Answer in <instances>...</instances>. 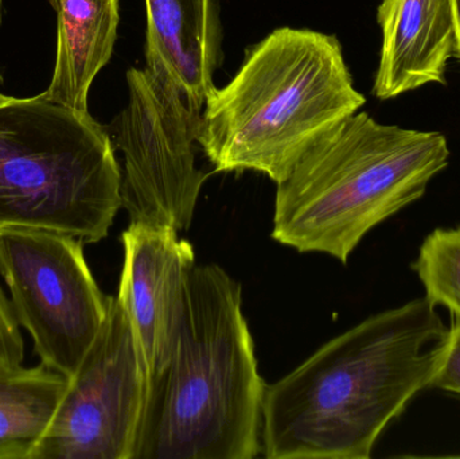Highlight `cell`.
Instances as JSON below:
<instances>
[{
	"label": "cell",
	"instance_id": "obj_1",
	"mask_svg": "<svg viewBox=\"0 0 460 459\" xmlns=\"http://www.w3.org/2000/svg\"><path fill=\"white\" fill-rule=\"evenodd\" d=\"M447 331L424 296L324 344L265 390V457L370 458L389 423L431 387Z\"/></svg>",
	"mask_w": 460,
	"mask_h": 459
},
{
	"label": "cell",
	"instance_id": "obj_2",
	"mask_svg": "<svg viewBox=\"0 0 460 459\" xmlns=\"http://www.w3.org/2000/svg\"><path fill=\"white\" fill-rule=\"evenodd\" d=\"M241 286L216 264L186 277L166 364L150 383L132 459H252L264 380Z\"/></svg>",
	"mask_w": 460,
	"mask_h": 459
},
{
	"label": "cell",
	"instance_id": "obj_3",
	"mask_svg": "<svg viewBox=\"0 0 460 459\" xmlns=\"http://www.w3.org/2000/svg\"><path fill=\"white\" fill-rule=\"evenodd\" d=\"M335 35L280 27L248 48L205 100L197 145L216 172H262L278 185L324 134L364 107Z\"/></svg>",
	"mask_w": 460,
	"mask_h": 459
},
{
	"label": "cell",
	"instance_id": "obj_4",
	"mask_svg": "<svg viewBox=\"0 0 460 459\" xmlns=\"http://www.w3.org/2000/svg\"><path fill=\"white\" fill-rule=\"evenodd\" d=\"M445 135L357 112L324 134L278 183L272 237L346 264L376 226L420 199L450 162Z\"/></svg>",
	"mask_w": 460,
	"mask_h": 459
},
{
	"label": "cell",
	"instance_id": "obj_5",
	"mask_svg": "<svg viewBox=\"0 0 460 459\" xmlns=\"http://www.w3.org/2000/svg\"><path fill=\"white\" fill-rule=\"evenodd\" d=\"M107 127L45 94L0 93V228L27 226L84 243L108 236L121 169Z\"/></svg>",
	"mask_w": 460,
	"mask_h": 459
},
{
	"label": "cell",
	"instance_id": "obj_6",
	"mask_svg": "<svg viewBox=\"0 0 460 459\" xmlns=\"http://www.w3.org/2000/svg\"><path fill=\"white\" fill-rule=\"evenodd\" d=\"M128 104L107 126L123 154L121 207L131 223L189 228L209 174L196 166L199 113L174 83L145 66L127 72Z\"/></svg>",
	"mask_w": 460,
	"mask_h": 459
},
{
	"label": "cell",
	"instance_id": "obj_7",
	"mask_svg": "<svg viewBox=\"0 0 460 459\" xmlns=\"http://www.w3.org/2000/svg\"><path fill=\"white\" fill-rule=\"evenodd\" d=\"M84 242L50 229L0 228V272L40 363L72 377L107 318Z\"/></svg>",
	"mask_w": 460,
	"mask_h": 459
},
{
	"label": "cell",
	"instance_id": "obj_8",
	"mask_svg": "<svg viewBox=\"0 0 460 459\" xmlns=\"http://www.w3.org/2000/svg\"><path fill=\"white\" fill-rule=\"evenodd\" d=\"M147 377L118 296L30 459H132Z\"/></svg>",
	"mask_w": 460,
	"mask_h": 459
},
{
	"label": "cell",
	"instance_id": "obj_9",
	"mask_svg": "<svg viewBox=\"0 0 460 459\" xmlns=\"http://www.w3.org/2000/svg\"><path fill=\"white\" fill-rule=\"evenodd\" d=\"M121 240L124 264L118 298L137 336L148 391L169 357L183 286L196 255L190 243L172 228L131 223Z\"/></svg>",
	"mask_w": 460,
	"mask_h": 459
},
{
	"label": "cell",
	"instance_id": "obj_10",
	"mask_svg": "<svg viewBox=\"0 0 460 459\" xmlns=\"http://www.w3.org/2000/svg\"><path fill=\"white\" fill-rule=\"evenodd\" d=\"M383 32L373 94L394 99L431 83H446L456 54L453 0H383L377 13Z\"/></svg>",
	"mask_w": 460,
	"mask_h": 459
},
{
	"label": "cell",
	"instance_id": "obj_11",
	"mask_svg": "<svg viewBox=\"0 0 460 459\" xmlns=\"http://www.w3.org/2000/svg\"><path fill=\"white\" fill-rule=\"evenodd\" d=\"M146 66L166 75L201 115L223 64V29L216 0H145Z\"/></svg>",
	"mask_w": 460,
	"mask_h": 459
},
{
	"label": "cell",
	"instance_id": "obj_12",
	"mask_svg": "<svg viewBox=\"0 0 460 459\" xmlns=\"http://www.w3.org/2000/svg\"><path fill=\"white\" fill-rule=\"evenodd\" d=\"M58 16L53 80L45 97L89 112V89L112 58L120 22V0H49Z\"/></svg>",
	"mask_w": 460,
	"mask_h": 459
},
{
	"label": "cell",
	"instance_id": "obj_13",
	"mask_svg": "<svg viewBox=\"0 0 460 459\" xmlns=\"http://www.w3.org/2000/svg\"><path fill=\"white\" fill-rule=\"evenodd\" d=\"M69 377L40 364L0 372V449L30 459L48 430Z\"/></svg>",
	"mask_w": 460,
	"mask_h": 459
},
{
	"label": "cell",
	"instance_id": "obj_14",
	"mask_svg": "<svg viewBox=\"0 0 460 459\" xmlns=\"http://www.w3.org/2000/svg\"><path fill=\"white\" fill-rule=\"evenodd\" d=\"M412 269L423 283L426 298L460 321V226L429 234Z\"/></svg>",
	"mask_w": 460,
	"mask_h": 459
},
{
	"label": "cell",
	"instance_id": "obj_15",
	"mask_svg": "<svg viewBox=\"0 0 460 459\" xmlns=\"http://www.w3.org/2000/svg\"><path fill=\"white\" fill-rule=\"evenodd\" d=\"M24 345L13 305L0 288V372L22 366Z\"/></svg>",
	"mask_w": 460,
	"mask_h": 459
},
{
	"label": "cell",
	"instance_id": "obj_16",
	"mask_svg": "<svg viewBox=\"0 0 460 459\" xmlns=\"http://www.w3.org/2000/svg\"><path fill=\"white\" fill-rule=\"evenodd\" d=\"M431 387L460 395V321L448 329Z\"/></svg>",
	"mask_w": 460,
	"mask_h": 459
},
{
	"label": "cell",
	"instance_id": "obj_17",
	"mask_svg": "<svg viewBox=\"0 0 460 459\" xmlns=\"http://www.w3.org/2000/svg\"><path fill=\"white\" fill-rule=\"evenodd\" d=\"M454 2V18H456V54L460 58V0Z\"/></svg>",
	"mask_w": 460,
	"mask_h": 459
},
{
	"label": "cell",
	"instance_id": "obj_18",
	"mask_svg": "<svg viewBox=\"0 0 460 459\" xmlns=\"http://www.w3.org/2000/svg\"><path fill=\"white\" fill-rule=\"evenodd\" d=\"M3 2H4V0H0V24H2V21H3ZM3 85V77H2V75H0V86Z\"/></svg>",
	"mask_w": 460,
	"mask_h": 459
},
{
	"label": "cell",
	"instance_id": "obj_19",
	"mask_svg": "<svg viewBox=\"0 0 460 459\" xmlns=\"http://www.w3.org/2000/svg\"><path fill=\"white\" fill-rule=\"evenodd\" d=\"M0 458H10V459H13V457H11L10 453L5 452V450H3V449H0Z\"/></svg>",
	"mask_w": 460,
	"mask_h": 459
}]
</instances>
